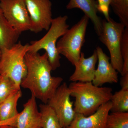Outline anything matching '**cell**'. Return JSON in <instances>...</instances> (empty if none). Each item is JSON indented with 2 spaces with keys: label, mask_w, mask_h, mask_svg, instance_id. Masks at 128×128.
<instances>
[{
  "label": "cell",
  "mask_w": 128,
  "mask_h": 128,
  "mask_svg": "<svg viewBox=\"0 0 128 128\" xmlns=\"http://www.w3.org/2000/svg\"><path fill=\"white\" fill-rule=\"evenodd\" d=\"M120 83L121 89H128V73L122 76Z\"/></svg>",
  "instance_id": "24"
},
{
  "label": "cell",
  "mask_w": 128,
  "mask_h": 128,
  "mask_svg": "<svg viewBox=\"0 0 128 128\" xmlns=\"http://www.w3.org/2000/svg\"><path fill=\"white\" fill-rule=\"evenodd\" d=\"M28 46V44L24 45L19 41L10 48L1 51L0 75L10 79L20 89L27 73L25 57Z\"/></svg>",
  "instance_id": "4"
},
{
  "label": "cell",
  "mask_w": 128,
  "mask_h": 128,
  "mask_svg": "<svg viewBox=\"0 0 128 128\" xmlns=\"http://www.w3.org/2000/svg\"><path fill=\"white\" fill-rule=\"evenodd\" d=\"M89 20V18L84 15L57 42V49L60 54L64 56L74 66L80 57Z\"/></svg>",
  "instance_id": "5"
},
{
  "label": "cell",
  "mask_w": 128,
  "mask_h": 128,
  "mask_svg": "<svg viewBox=\"0 0 128 128\" xmlns=\"http://www.w3.org/2000/svg\"><path fill=\"white\" fill-rule=\"evenodd\" d=\"M96 50L98 64L95 70L92 84L96 86H101L106 83H117L118 72L112 66L110 62V57L100 47H98Z\"/></svg>",
  "instance_id": "11"
},
{
  "label": "cell",
  "mask_w": 128,
  "mask_h": 128,
  "mask_svg": "<svg viewBox=\"0 0 128 128\" xmlns=\"http://www.w3.org/2000/svg\"><path fill=\"white\" fill-rule=\"evenodd\" d=\"M97 2L98 12L103 14L105 20H108L110 18L109 11L111 0H97Z\"/></svg>",
  "instance_id": "23"
},
{
  "label": "cell",
  "mask_w": 128,
  "mask_h": 128,
  "mask_svg": "<svg viewBox=\"0 0 128 128\" xmlns=\"http://www.w3.org/2000/svg\"><path fill=\"white\" fill-rule=\"evenodd\" d=\"M21 89L12 93L0 104V121H6L18 115V103L22 96Z\"/></svg>",
  "instance_id": "16"
},
{
  "label": "cell",
  "mask_w": 128,
  "mask_h": 128,
  "mask_svg": "<svg viewBox=\"0 0 128 128\" xmlns=\"http://www.w3.org/2000/svg\"><path fill=\"white\" fill-rule=\"evenodd\" d=\"M110 6L120 23L128 28V0H111Z\"/></svg>",
  "instance_id": "20"
},
{
  "label": "cell",
  "mask_w": 128,
  "mask_h": 128,
  "mask_svg": "<svg viewBox=\"0 0 128 128\" xmlns=\"http://www.w3.org/2000/svg\"><path fill=\"white\" fill-rule=\"evenodd\" d=\"M21 34L9 23L0 8V50L9 48L17 43Z\"/></svg>",
  "instance_id": "15"
},
{
  "label": "cell",
  "mask_w": 128,
  "mask_h": 128,
  "mask_svg": "<svg viewBox=\"0 0 128 128\" xmlns=\"http://www.w3.org/2000/svg\"><path fill=\"white\" fill-rule=\"evenodd\" d=\"M36 98L32 96L23 105L16 120V128H42L41 113L38 111Z\"/></svg>",
  "instance_id": "13"
},
{
  "label": "cell",
  "mask_w": 128,
  "mask_h": 128,
  "mask_svg": "<svg viewBox=\"0 0 128 128\" xmlns=\"http://www.w3.org/2000/svg\"><path fill=\"white\" fill-rule=\"evenodd\" d=\"M70 96L68 86L64 82L58 88L47 103L55 112L62 128L68 127L75 114Z\"/></svg>",
  "instance_id": "7"
},
{
  "label": "cell",
  "mask_w": 128,
  "mask_h": 128,
  "mask_svg": "<svg viewBox=\"0 0 128 128\" xmlns=\"http://www.w3.org/2000/svg\"><path fill=\"white\" fill-rule=\"evenodd\" d=\"M18 116L6 121H0V126L3 125H10L16 127V120Z\"/></svg>",
  "instance_id": "25"
},
{
  "label": "cell",
  "mask_w": 128,
  "mask_h": 128,
  "mask_svg": "<svg viewBox=\"0 0 128 128\" xmlns=\"http://www.w3.org/2000/svg\"><path fill=\"white\" fill-rule=\"evenodd\" d=\"M102 32L98 36L99 39L109 51L112 66L118 72L121 73L123 66L121 51V41L125 27L111 18L108 21L102 20Z\"/></svg>",
  "instance_id": "6"
},
{
  "label": "cell",
  "mask_w": 128,
  "mask_h": 128,
  "mask_svg": "<svg viewBox=\"0 0 128 128\" xmlns=\"http://www.w3.org/2000/svg\"><path fill=\"white\" fill-rule=\"evenodd\" d=\"M121 51L123 66L121 73L122 76L128 73V28H125L121 40Z\"/></svg>",
  "instance_id": "22"
},
{
  "label": "cell",
  "mask_w": 128,
  "mask_h": 128,
  "mask_svg": "<svg viewBox=\"0 0 128 128\" xmlns=\"http://www.w3.org/2000/svg\"><path fill=\"white\" fill-rule=\"evenodd\" d=\"M68 88L70 96L75 99L74 111L85 116L93 114L110 101L112 95L111 88L96 86L92 82H72Z\"/></svg>",
  "instance_id": "2"
},
{
  "label": "cell",
  "mask_w": 128,
  "mask_h": 128,
  "mask_svg": "<svg viewBox=\"0 0 128 128\" xmlns=\"http://www.w3.org/2000/svg\"><path fill=\"white\" fill-rule=\"evenodd\" d=\"M98 3L96 0H70L66 6L67 9H80L92 21L98 36L102 30V21L97 15Z\"/></svg>",
  "instance_id": "14"
},
{
  "label": "cell",
  "mask_w": 128,
  "mask_h": 128,
  "mask_svg": "<svg viewBox=\"0 0 128 128\" xmlns=\"http://www.w3.org/2000/svg\"><path fill=\"white\" fill-rule=\"evenodd\" d=\"M97 61L96 50L91 56L87 58L85 57L84 54L82 52L80 59L74 66L75 70L70 77V81L72 82H92Z\"/></svg>",
  "instance_id": "12"
},
{
  "label": "cell",
  "mask_w": 128,
  "mask_h": 128,
  "mask_svg": "<svg viewBox=\"0 0 128 128\" xmlns=\"http://www.w3.org/2000/svg\"><path fill=\"white\" fill-rule=\"evenodd\" d=\"M106 128H128V112H112L106 121Z\"/></svg>",
  "instance_id": "19"
},
{
  "label": "cell",
  "mask_w": 128,
  "mask_h": 128,
  "mask_svg": "<svg viewBox=\"0 0 128 128\" xmlns=\"http://www.w3.org/2000/svg\"><path fill=\"white\" fill-rule=\"evenodd\" d=\"M0 128H16L12 125H3L0 126Z\"/></svg>",
  "instance_id": "26"
},
{
  "label": "cell",
  "mask_w": 128,
  "mask_h": 128,
  "mask_svg": "<svg viewBox=\"0 0 128 128\" xmlns=\"http://www.w3.org/2000/svg\"><path fill=\"white\" fill-rule=\"evenodd\" d=\"M110 101L101 105L93 114L88 116L76 113L71 123L67 128H106V121L111 110Z\"/></svg>",
  "instance_id": "10"
},
{
  "label": "cell",
  "mask_w": 128,
  "mask_h": 128,
  "mask_svg": "<svg viewBox=\"0 0 128 128\" xmlns=\"http://www.w3.org/2000/svg\"><path fill=\"white\" fill-rule=\"evenodd\" d=\"M18 88L12 80L7 76L0 75V104L2 103Z\"/></svg>",
  "instance_id": "21"
},
{
  "label": "cell",
  "mask_w": 128,
  "mask_h": 128,
  "mask_svg": "<svg viewBox=\"0 0 128 128\" xmlns=\"http://www.w3.org/2000/svg\"><path fill=\"white\" fill-rule=\"evenodd\" d=\"M42 128H62L57 114L47 104L39 105Z\"/></svg>",
  "instance_id": "17"
},
{
  "label": "cell",
  "mask_w": 128,
  "mask_h": 128,
  "mask_svg": "<svg viewBox=\"0 0 128 128\" xmlns=\"http://www.w3.org/2000/svg\"><path fill=\"white\" fill-rule=\"evenodd\" d=\"M110 102L112 112H128V89H121L114 92Z\"/></svg>",
  "instance_id": "18"
},
{
  "label": "cell",
  "mask_w": 128,
  "mask_h": 128,
  "mask_svg": "<svg viewBox=\"0 0 128 128\" xmlns=\"http://www.w3.org/2000/svg\"><path fill=\"white\" fill-rule=\"evenodd\" d=\"M68 17L60 16L53 18L50 28L46 34L39 40L32 41L28 44V52H38L41 50H45L52 70L60 66V54L57 48V41L69 29L67 24Z\"/></svg>",
  "instance_id": "3"
},
{
  "label": "cell",
  "mask_w": 128,
  "mask_h": 128,
  "mask_svg": "<svg viewBox=\"0 0 128 128\" xmlns=\"http://www.w3.org/2000/svg\"><path fill=\"white\" fill-rule=\"evenodd\" d=\"M30 17V31L38 33L48 31L52 20L50 0H24Z\"/></svg>",
  "instance_id": "8"
},
{
  "label": "cell",
  "mask_w": 128,
  "mask_h": 128,
  "mask_svg": "<svg viewBox=\"0 0 128 128\" xmlns=\"http://www.w3.org/2000/svg\"><path fill=\"white\" fill-rule=\"evenodd\" d=\"M27 73L22 81L21 86L30 90L32 95L44 104L54 94L61 85L63 78L52 76V70L46 52H28L25 56Z\"/></svg>",
  "instance_id": "1"
},
{
  "label": "cell",
  "mask_w": 128,
  "mask_h": 128,
  "mask_svg": "<svg viewBox=\"0 0 128 128\" xmlns=\"http://www.w3.org/2000/svg\"><path fill=\"white\" fill-rule=\"evenodd\" d=\"M1 55V51L0 50V58Z\"/></svg>",
  "instance_id": "27"
},
{
  "label": "cell",
  "mask_w": 128,
  "mask_h": 128,
  "mask_svg": "<svg viewBox=\"0 0 128 128\" xmlns=\"http://www.w3.org/2000/svg\"><path fill=\"white\" fill-rule=\"evenodd\" d=\"M0 8L11 25L20 34L30 31V17L24 0H0Z\"/></svg>",
  "instance_id": "9"
}]
</instances>
